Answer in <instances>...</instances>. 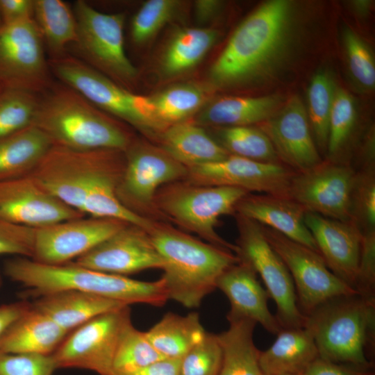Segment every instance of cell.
I'll return each instance as SVG.
<instances>
[{
  "label": "cell",
  "instance_id": "obj_49",
  "mask_svg": "<svg viewBox=\"0 0 375 375\" xmlns=\"http://www.w3.org/2000/svg\"><path fill=\"white\" fill-rule=\"evenodd\" d=\"M31 307L22 301L0 306V344L12 326Z\"/></svg>",
  "mask_w": 375,
  "mask_h": 375
},
{
  "label": "cell",
  "instance_id": "obj_3",
  "mask_svg": "<svg viewBox=\"0 0 375 375\" xmlns=\"http://www.w3.org/2000/svg\"><path fill=\"white\" fill-rule=\"evenodd\" d=\"M162 261L169 299L197 308L216 289L219 277L239 259L233 252L156 222L148 232Z\"/></svg>",
  "mask_w": 375,
  "mask_h": 375
},
{
  "label": "cell",
  "instance_id": "obj_6",
  "mask_svg": "<svg viewBox=\"0 0 375 375\" xmlns=\"http://www.w3.org/2000/svg\"><path fill=\"white\" fill-rule=\"evenodd\" d=\"M179 181L157 192L154 208L183 230L235 253L236 245L222 238L216 227L222 216L235 214L238 203L249 192L233 187Z\"/></svg>",
  "mask_w": 375,
  "mask_h": 375
},
{
  "label": "cell",
  "instance_id": "obj_22",
  "mask_svg": "<svg viewBox=\"0 0 375 375\" xmlns=\"http://www.w3.org/2000/svg\"><path fill=\"white\" fill-rule=\"evenodd\" d=\"M258 277L250 267L239 261L219 277L216 288L230 302L231 308L226 315L228 322L249 319L276 335L282 328L269 309V295Z\"/></svg>",
  "mask_w": 375,
  "mask_h": 375
},
{
  "label": "cell",
  "instance_id": "obj_16",
  "mask_svg": "<svg viewBox=\"0 0 375 375\" xmlns=\"http://www.w3.org/2000/svg\"><path fill=\"white\" fill-rule=\"evenodd\" d=\"M294 174L282 164L258 162L230 154L222 160L188 169L185 179L196 185L228 186L249 193L289 197Z\"/></svg>",
  "mask_w": 375,
  "mask_h": 375
},
{
  "label": "cell",
  "instance_id": "obj_17",
  "mask_svg": "<svg viewBox=\"0 0 375 375\" xmlns=\"http://www.w3.org/2000/svg\"><path fill=\"white\" fill-rule=\"evenodd\" d=\"M51 74L105 112L146 131L133 107L134 94L70 53L48 59Z\"/></svg>",
  "mask_w": 375,
  "mask_h": 375
},
{
  "label": "cell",
  "instance_id": "obj_28",
  "mask_svg": "<svg viewBox=\"0 0 375 375\" xmlns=\"http://www.w3.org/2000/svg\"><path fill=\"white\" fill-rule=\"evenodd\" d=\"M281 104L278 95L227 97L210 103L201 112L199 122L220 127L261 124L276 112Z\"/></svg>",
  "mask_w": 375,
  "mask_h": 375
},
{
  "label": "cell",
  "instance_id": "obj_52",
  "mask_svg": "<svg viewBox=\"0 0 375 375\" xmlns=\"http://www.w3.org/2000/svg\"><path fill=\"white\" fill-rule=\"evenodd\" d=\"M262 375H269V374H262ZM270 375H296V374H270Z\"/></svg>",
  "mask_w": 375,
  "mask_h": 375
},
{
  "label": "cell",
  "instance_id": "obj_43",
  "mask_svg": "<svg viewBox=\"0 0 375 375\" xmlns=\"http://www.w3.org/2000/svg\"><path fill=\"white\" fill-rule=\"evenodd\" d=\"M342 37L352 76L362 87L374 89L375 65L369 49L361 38L350 28L344 30Z\"/></svg>",
  "mask_w": 375,
  "mask_h": 375
},
{
  "label": "cell",
  "instance_id": "obj_55",
  "mask_svg": "<svg viewBox=\"0 0 375 375\" xmlns=\"http://www.w3.org/2000/svg\"><path fill=\"white\" fill-rule=\"evenodd\" d=\"M1 89V88H0Z\"/></svg>",
  "mask_w": 375,
  "mask_h": 375
},
{
  "label": "cell",
  "instance_id": "obj_30",
  "mask_svg": "<svg viewBox=\"0 0 375 375\" xmlns=\"http://www.w3.org/2000/svg\"><path fill=\"white\" fill-rule=\"evenodd\" d=\"M206 333L197 312L183 316L169 312L145 335L162 357L181 359Z\"/></svg>",
  "mask_w": 375,
  "mask_h": 375
},
{
  "label": "cell",
  "instance_id": "obj_45",
  "mask_svg": "<svg viewBox=\"0 0 375 375\" xmlns=\"http://www.w3.org/2000/svg\"><path fill=\"white\" fill-rule=\"evenodd\" d=\"M35 228L8 222L0 217V256L17 255L32 258Z\"/></svg>",
  "mask_w": 375,
  "mask_h": 375
},
{
  "label": "cell",
  "instance_id": "obj_11",
  "mask_svg": "<svg viewBox=\"0 0 375 375\" xmlns=\"http://www.w3.org/2000/svg\"><path fill=\"white\" fill-rule=\"evenodd\" d=\"M260 226L267 242L292 277L298 306L303 315L331 299L358 294L328 269L319 253L267 226Z\"/></svg>",
  "mask_w": 375,
  "mask_h": 375
},
{
  "label": "cell",
  "instance_id": "obj_31",
  "mask_svg": "<svg viewBox=\"0 0 375 375\" xmlns=\"http://www.w3.org/2000/svg\"><path fill=\"white\" fill-rule=\"evenodd\" d=\"M256 323L249 319L229 322L228 328L217 335L222 358L219 375H262L260 351L253 342Z\"/></svg>",
  "mask_w": 375,
  "mask_h": 375
},
{
  "label": "cell",
  "instance_id": "obj_44",
  "mask_svg": "<svg viewBox=\"0 0 375 375\" xmlns=\"http://www.w3.org/2000/svg\"><path fill=\"white\" fill-rule=\"evenodd\" d=\"M56 369L52 354L0 352V375H52Z\"/></svg>",
  "mask_w": 375,
  "mask_h": 375
},
{
  "label": "cell",
  "instance_id": "obj_51",
  "mask_svg": "<svg viewBox=\"0 0 375 375\" xmlns=\"http://www.w3.org/2000/svg\"><path fill=\"white\" fill-rule=\"evenodd\" d=\"M222 2L215 0H199L194 3V11L197 19L200 22H206L219 12Z\"/></svg>",
  "mask_w": 375,
  "mask_h": 375
},
{
  "label": "cell",
  "instance_id": "obj_19",
  "mask_svg": "<svg viewBox=\"0 0 375 375\" xmlns=\"http://www.w3.org/2000/svg\"><path fill=\"white\" fill-rule=\"evenodd\" d=\"M74 262L126 276L148 269H162L163 266L147 231L131 224H127Z\"/></svg>",
  "mask_w": 375,
  "mask_h": 375
},
{
  "label": "cell",
  "instance_id": "obj_24",
  "mask_svg": "<svg viewBox=\"0 0 375 375\" xmlns=\"http://www.w3.org/2000/svg\"><path fill=\"white\" fill-rule=\"evenodd\" d=\"M32 306L69 333L101 314L128 305L69 290L41 296Z\"/></svg>",
  "mask_w": 375,
  "mask_h": 375
},
{
  "label": "cell",
  "instance_id": "obj_1",
  "mask_svg": "<svg viewBox=\"0 0 375 375\" xmlns=\"http://www.w3.org/2000/svg\"><path fill=\"white\" fill-rule=\"evenodd\" d=\"M292 12V3L287 0L268 1L255 9L211 67L212 83L224 88L266 78L286 51Z\"/></svg>",
  "mask_w": 375,
  "mask_h": 375
},
{
  "label": "cell",
  "instance_id": "obj_39",
  "mask_svg": "<svg viewBox=\"0 0 375 375\" xmlns=\"http://www.w3.org/2000/svg\"><path fill=\"white\" fill-rule=\"evenodd\" d=\"M181 3L175 0H149L134 15L131 26L133 42L142 44L154 35L176 14Z\"/></svg>",
  "mask_w": 375,
  "mask_h": 375
},
{
  "label": "cell",
  "instance_id": "obj_14",
  "mask_svg": "<svg viewBox=\"0 0 375 375\" xmlns=\"http://www.w3.org/2000/svg\"><path fill=\"white\" fill-rule=\"evenodd\" d=\"M124 153L125 166L117 194L127 208L142 216L144 210L154 207L160 187L187 175L188 169L162 149L131 142Z\"/></svg>",
  "mask_w": 375,
  "mask_h": 375
},
{
  "label": "cell",
  "instance_id": "obj_47",
  "mask_svg": "<svg viewBox=\"0 0 375 375\" xmlns=\"http://www.w3.org/2000/svg\"><path fill=\"white\" fill-rule=\"evenodd\" d=\"M3 24L33 19L34 0H0Z\"/></svg>",
  "mask_w": 375,
  "mask_h": 375
},
{
  "label": "cell",
  "instance_id": "obj_36",
  "mask_svg": "<svg viewBox=\"0 0 375 375\" xmlns=\"http://www.w3.org/2000/svg\"><path fill=\"white\" fill-rule=\"evenodd\" d=\"M163 358L152 346L145 332L136 329L130 321L122 333L112 362V374L126 375Z\"/></svg>",
  "mask_w": 375,
  "mask_h": 375
},
{
  "label": "cell",
  "instance_id": "obj_8",
  "mask_svg": "<svg viewBox=\"0 0 375 375\" xmlns=\"http://www.w3.org/2000/svg\"><path fill=\"white\" fill-rule=\"evenodd\" d=\"M236 215L238 238L235 254L260 277L276 304L281 328H303L306 317L299 308L292 277L281 257L267 242L261 226Z\"/></svg>",
  "mask_w": 375,
  "mask_h": 375
},
{
  "label": "cell",
  "instance_id": "obj_33",
  "mask_svg": "<svg viewBox=\"0 0 375 375\" xmlns=\"http://www.w3.org/2000/svg\"><path fill=\"white\" fill-rule=\"evenodd\" d=\"M216 30L188 28L178 32L172 39L162 58V72L175 76L194 67L215 43Z\"/></svg>",
  "mask_w": 375,
  "mask_h": 375
},
{
  "label": "cell",
  "instance_id": "obj_41",
  "mask_svg": "<svg viewBox=\"0 0 375 375\" xmlns=\"http://www.w3.org/2000/svg\"><path fill=\"white\" fill-rule=\"evenodd\" d=\"M222 349L217 334L207 332L181 359V375H219Z\"/></svg>",
  "mask_w": 375,
  "mask_h": 375
},
{
  "label": "cell",
  "instance_id": "obj_12",
  "mask_svg": "<svg viewBox=\"0 0 375 375\" xmlns=\"http://www.w3.org/2000/svg\"><path fill=\"white\" fill-rule=\"evenodd\" d=\"M131 321L129 306L101 314L69 333L52 354L58 368H80L112 375L124 328Z\"/></svg>",
  "mask_w": 375,
  "mask_h": 375
},
{
  "label": "cell",
  "instance_id": "obj_5",
  "mask_svg": "<svg viewBox=\"0 0 375 375\" xmlns=\"http://www.w3.org/2000/svg\"><path fill=\"white\" fill-rule=\"evenodd\" d=\"M319 358L369 369L375 335V297L360 294L331 299L306 315Z\"/></svg>",
  "mask_w": 375,
  "mask_h": 375
},
{
  "label": "cell",
  "instance_id": "obj_7",
  "mask_svg": "<svg viewBox=\"0 0 375 375\" xmlns=\"http://www.w3.org/2000/svg\"><path fill=\"white\" fill-rule=\"evenodd\" d=\"M72 10L77 26L72 56L119 85L131 84L138 71L124 49L125 15L101 12L83 0L76 1Z\"/></svg>",
  "mask_w": 375,
  "mask_h": 375
},
{
  "label": "cell",
  "instance_id": "obj_13",
  "mask_svg": "<svg viewBox=\"0 0 375 375\" xmlns=\"http://www.w3.org/2000/svg\"><path fill=\"white\" fill-rule=\"evenodd\" d=\"M356 171L336 162L322 161L303 172H294L289 198L306 212L343 222H352Z\"/></svg>",
  "mask_w": 375,
  "mask_h": 375
},
{
  "label": "cell",
  "instance_id": "obj_48",
  "mask_svg": "<svg viewBox=\"0 0 375 375\" xmlns=\"http://www.w3.org/2000/svg\"><path fill=\"white\" fill-rule=\"evenodd\" d=\"M302 375H372V374L369 369L335 363L318 358Z\"/></svg>",
  "mask_w": 375,
  "mask_h": 375
},
{
  "label": "cell",
  "instance_id": "obj_53",
  "mask_svg": "<svg viewBox=\"0 0 375 375\" xmlns=\"http://www.w3.org/2000/svg\"><path fill=\"white\" fill-rule=\"evenodd\" d=\"M3 25V21H2V17H1V11H0V27Z\"/></svg>",
  "mask_w": 375,
  "mask_h": 375
},
{
  "label": "cell",
  "instance_id": "obj_21",
  "mask_svg": "<svg viewBox=\"0 0 375 375\" xmlns=\"http://www.w3.org/2000/svg\"><path fill=\"white\" fill-rule=\"evenodd\" d=\"M304 220L328 269L356 290L361 230L351 221L333 219L311 212H306Z\"/></svg>",
  "mask_w": 375,
  "mask_h": 375
},
{
  "label": "cell",
  "instance_id": "obj_32",
  "mask_svg": "<svg viewBox=\"0 0 375 375\" xmlns=\"http://www.w3.org/2000/svg\"><path fill=\"white\" fill-rule=\"evenodd\" d=\"M33 19L41 33L49 58L67 55L77 37L73 10L61 0H34Z\"/></svg>",
  "mask_w": 375,
  "mask_h": 375
},
{
  "label": "cell",
  "instance_id": "obj_20",
  "mask_svg": "<svg viewBox=\"0 0 375 375\" xmlns=\"http://www.w3.org/2000/svg\"><path fill=\"white\" fill-rule=\"evenodd\" d=\"M85 217L46 192L31 174L0 181V217L39 228Z\"/></svg>",
  "mask_w": 375,
  "mask_h": 375
},
{
  "label": "cell",
  "instance_id": "obj_38",
  "mask_svg": "<svg viewBox=\"0 0 375 375\" xmlns=\"http://www.w3.org/2000/svg\"><path fill=\"white\" fill-rule=\"evenodd\" d=\"M40 94L15 89H0V138L32 125Z\"/></svg>",
  "mask_w": 375,
  "mask_h": 375
},
{
  "label": "cell",
  "instance_id": "obj_40",
  "mask_svg": "<svg viewBox=\"0 0 375 375\" xmlns=\"http://www.w3.org/2000/svg\"><path fill=\"white\" fill-rule=\"evenodd\" d=\"M356 109L351 96L342 88H335L329 117L327 149L335 156L344 147L353 131Z\"/></svg>",
  "mask_w": 375,
  "mask_h": 375
},
{
  "label": "cell",
  "instance_id": "obj_54",
  "mask_svg": "<svg viewBox=\"0 0 375 375\" xmlns=\"http://www.w3.org/2000/svg\"><path fill=\"white\" fill-rule=\"evenodd\" d=\"M1 285V275H0V286Z\"/></svg>",
  "mask_w": 375,
  "mask_h": 375
},
{
  "label": "cell",
  "instance_id": "obj_50",
  "mask_svg": "<svg viewBox=\"0 0 375 375\" xmlns=\"http://www.w3.org/2000/svg\"><path fill=\"white\" fill-rule=\"evenodd\" d=\"M181 359L163 358L126 375H181Z\"/></svg>",
  "mask_w": 375,
  "mask_h": 375
},
{
  "label": "cell",
  "instance_id": "obj_37",
  "mask_svg": "<svg viewBox=\"0 0 375 375\" xmlns=\"http://www.w3.org/2000/svg\"><path fill=\"white\" fill-rule=\"evenodd\" d=\"M330 76L324 72L315 74L308 90V117L318 149L326 151L329 117L335 93Z\"/></svg>",
  "mask_w": 375,
  "mask_h": 375
},
{
  "label": "cell",
  "instance_id": "obj_29",
  "mask_svg": "<svg viewBox=\"0 0 375 375\" xmlns=\"http://www.w3.org/2000/svg\"><path fill=\"white\" fill-rule=\"evenodd\" d=\"M52 145L34 125L0 138V181L30 174Z\"/></svg>",
  "mask_w": 375,
  "mask_h": 375
},
{
  "label": "cell",
  "instance_id": "obj_27",
  "mask_svg": "<svg viewBox=\"0 0 375 375\" xmlns=\"http://www.w3.org/2000/svg\"><path fill=\"white\" fill-rule=\"evenodd\" d=\"M162 149L187 169L222 160L230 153L199 124L182 122L163 130Z\"/></svg>",
  "mask_w": 375,
  "mask_h": 375
},
{
  "label": "cell",
  "instance_id": "obj_35",
  "mask_svg": "<svg viewBox=\"0 0 375 375\" xmlns=\"http://www.w3.org/2000/svg\"><path fill=\"white\" fill-rule=\"evenodd\" d=\"M218 135L219 144L231 155L258 162L281 164L270 140L260 128L220 127Z\"/></svg>",
  "mask_w": 375,
  "mask_h": 375
},
{
  "label": "cell",
  "instance_id": "obj_46",
  "mask_svg": "<svg viewBox=\"0 0 375 375\" xmlns=\"http://www.w3.org/2000/svg\"><path fill=\"white\" fill-rule=\"evenodd\" d=\"M361 251L355 288L360 295L375 297V230L362 232Z\"/></svg>",
  "mask_w": 375,
  "mask_h": 375
},
{
  "label": "cell",
  "instance_id": "obj_23",
  "mask_svg": "<svg viewBox=\"0 0 375 375\" xmlns=\"http://www.w3.org/2000/svg\"><path fill=\"white\" fill-rule=\"evenodd\" d=\"M306 210L289 197L248 193L237 204L235 213L267 226L318 252L305 224Z\"/></svg>",
  "mask_w": 375,
  "mask_h": 375
},
{
  "label": "cell",
  "instance_id": "obj_25",
  "mask_svg": "<svg viewBox=\"0 0 375 375\" xmlns=\"http://www.w3.org/2000/svg\"><path fill=\"white\" fill-rule=\"evenodd\" d=\"M276 335L272 345L260 352L263 374L302 375L319 358L314 338L306 328H282Z\"/></svg>",
  "mask_w": 375,
  "mask_h": 375
},
{
  "label": "cell",
  "instance_id": "obj_42",
  "mask_svg": "<svg viewBox=\"0 0 375 375\" xmlns=\"http://www.w3.org/2000/svg\"><path fill=\"white\" fill-rule=\"evenodd\" d=\"M352 222L362 232L375 230V176L372 166L356 172Z\"/></svg>",
  "mask_w": 375,
  "mask_h": 375
},
{
  "label": "cell",
  "instance_id": "obj_10",
  "mask_svg": "<svg viewBox=\"0 0 375 375\" xmlns=\"http://www.w3.org/2000/svg\"><path fill=\"white\" fill-rule=\"evenodd\" d=\"M34 19L0 27V88L42 94L53 83Z\"/></svg>",
  "mask_w": 375,
  "mask_h": 375
},
{
  "label": "cell",
  "instance_id": "obj_26",
  "mask_svg": "<svg viewBox=\"0 0 375 375\" xmlns=\"http://www.w3.org/2000/svg\"><path fill=\"white\" fill-rule=\"evenodd\" d=\"M69 333L31 304L2 340L0 352L51 355Z\"/></svg>",
  "mask_w": 375,
  "mask_h": 375
},
{
  "label": "cell",
  "instance_id": "obj_4",
  "mask_svg": "<svg viewBox=\"0 0 375 375\" xmlns=\"http://www.w3.org/2000/svg\"><path fill=\"white\" fill-rule=\"evenodd\" d=\"M32 125L53 145L75 150L125 151L130 134L117 122L72 88L53 82L40 94Z\"/></svg>",
  "mask_w": 375,
  "mask_h": 375
},
{
  "label": "cell",
  "instance_id": "obj_34",
  "mask_svg": "<svg viewBox=\"0 0 375 375\" xmlns=\"http://www.w3.org/2000/svg\"><path fill=\"white\" fill-rule=\"evenodd\" d=\"M204 98L203 90L191 84L175 85L151 97L154 128L163 131L186 121L200 108Z\"/></svg>",
  "mask_w": 375,
  "mask_h": 375
},
{
  "label": "cell",
  "instance_id": "obj_18",
  "mask_svg": "<svg viewBox=\"0 0 375 375\" xmlns=\"http://www.w3.org/2000/svg\"><path fill=\"white\" fill-rule=\"evenodd\" d=\"M260 128L270 140L283 165L294 172H303L320 164L319 155L311 131L307 111L297 96L291 97Z\"/></svg>",
  "mask_w": 375,
  "mask_h": 375
},
{
  "label": "cell",
  "instance_id": "obj_9",
  "mask_svg": "<svg viewBox=\"0 0 375 375\" xmlns=\"http://www.w3.org/2000/svg\"><path fill=\"white\" fill-rule=\"evenodd\" d=\"M122 151L107 149L75 150L52 145L30 174L49 194L82 212L94 178Z\"/></svg>",
  "mask_w": 375,
  "mask_h": 375
},
{
  "label": "cell",
  "instance_id": "obj_15",
  "mask_svg": "<svg viewBox=\"0 0 375 375\" xmlns=\"http://www.w3.org/2000/svg\"><path fill=\"white\" fill-rule=\"evenodd\" d=\"M127 224L117 219L83 217L36 228L31 259L47 265L70 262Z\"/></svg>",
  "mask_w": 375,
  "mask_h": 375
},
{
  "label": "cell",
  "instance_id": "obj_2",
  "mask_svg": "<svg viewBox=\"0 0 375 375\" xmlns=\"http://www.w3.org/2000/svg\"><path fill=\"white\" fill-rule=\"evenodd\" d=\"M5 274L28 288L29 294L44 296L63 290H78L131 305L162 306L169 299L162 278L152 282L94 270L74 262L47 265L18 257L7 260Z\"/></svg>",
  "mask_w": 375,
  "mask_h": 375
}]
</instances>
